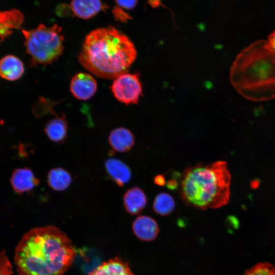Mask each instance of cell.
<instances>
[{
	"instance_id": "obj_1",
	"label": "cell",
	"mask_w": 275,
	"mask_h": 275,
	"mask_svg": "<svg viewBox=\"0 0 275 275\" xmlns=\"http://www.w3.org/2000/svg\"><path fill=\"white\" fill-rule=\"evenodd\" d=\"M75 256L67 235L56 226H46L23 235L15 250L14 262L19 275H63Z\"/></svg>"
},
{
	"instance_id": "obj_2",
	"label": "cell",
	"mask_w": 275,
	"mask_h": 275,
	"mask_svg": "<svg viewBox=\"0 0 275 275\" xmlns=\"http://www.w3.org/2000/svg\"><path fill=\"white\" fill-rule=\"evenodd\" d=\"M137 55L130 39L113 26L95 29L86 37L78 58L93 75L115 79L126 73Z\"/></svg>"
},
{
	"instance_id": "obj_3",
	"label": "cell",
	"mask_w": 275,
	"mask_h": 275,
	"mask_svg": "<svg viewBox=\"0 0 275 275\" xmlns=\"http://www.w3.org/2000/svg\"><path fill=\"white\" fill-rule=\"evenodd\" d=\"M230 79L236 91L254 101L275 98V51L267 40L254 41L237 55Z\"/></svg>"
},
{
	"instance_id": "obj_4",
	"label": "cell",
	"mask_w": 275,
	"mask_h": 275,
	"mask_svg": "<svg viewBox=\"0 0 275 275\" xmlns=\"http://www.w3.org/2000/svg\"><path fill=\"white\" fill-rule=\"evenodd\" d=\"M231 178L225 161L189 167L181 176V197L186 204L199 209L222 207L230 200Z\"/></svg>"
},
{
	"instance_id": "obj_5",
	"label": "cell",
	"mask_w": 275,
	"mask_h": 275,
	"mask_svg": "<svg viewBox=\"0 0 275 275\" xmlns=\"http://www.w3.org/2000/svg\"><path fill=\"white\" fill-rule=\"evenodd\" d=\"M24 45L33 64H47L57 60L64 50L62 28L58 24H39L30 30H22Z\"/></svg>"
},
{
	"instance_id": "obj_6",
	"label": "cell",
	"mask_w": 275,
	"mask_h": 275,
	"mask_svg": "<svg viewBox=\"0 0 275 275\" xmlns=\"http://www.w3.org/2000/svg\"><path fill=\"white\" fill-rule=\"evenodd\" d=\"M111 89L115 97L127 105L138 103L142 93V85L138 75L127 73L116 78Z\"/></svg>"
},
{
	"instance_id": "obj_7",
	"label": "cell",
	"mask_w": 275,
	"mask_h": 275,
	"mask_svg": "<svg viewBox=\"0 0 275 275\" xmlns=\"http://www.w3.org/2000/svg\"><path fill=\"white\" fill-rule=\"evenodd\" d=\"M97 89L96 80L89 73H78L70 81V90L73 96L79 100L89 99L95 94Z\"/></svg>"
},
{
	"instance_id": "obj_8",
	"label": "cell",
	"mask_w": 275,
	"mask_h": 275,
	"mask_svg": "<svg viewBox=\"0 0 275 275\" xmlns=\"http://www.w3.org/2000/svg\"><path fill=\"white\" fill-rule=\"evenodd\" d=\"M10 181L14 190L18 194L30 191L39 184V179L28 168L15 170Z\"/></svg>"
},
{
	"instance_id": "obj_9",
	"label": "cell",
	"mask_w": 275,
	"mask_h": 275,
	"mask_svg": "<svg viewBox=\"0 0 275 275\" xmlns=\"http://www.w3.org/2000/svg\"><path fill=\"white\" fill-rule=\"evenodd\" d=\"M132 230L139 239L145 241L153 240L159 233V227L156 221L146 215L138 216L134 220Z\"/></svg>"
},
{
	"instance_id": "obj_10",
	"label": "cell",
	"mask_w": 275,
	"mask_h": 275,
	"mask_svg": "<svg viewBox=\"0 0 275 275\" xmlns=\"http://www.w3.org/2000/svg\"><path fill=\"white\" fill-rule=\"evenodd\" d=\"M24 71L22 62L17 57L7 55L0 60V76L8 81L18 79Z\"/></svg>"
},
{
	"instance_id": "obj_11",
	"label": "cell",
	"mask_w": 275,
	"mask_h": 275,
	"mask_svg": "<svg viewBox=\"0 0 275 275\" xmlns=\"http://www.w3.org/2000/svg\"><path fill=\"white\" fill-rule=\"evenodd\" d=\"M105 168L111 178L120 186L127 183L131 178L130 168L118 159H107L105 162Z\"/></svg>"
},
{
	"instance_id": "obj_12",
	"label": "cell",
	"mask_w": 275,
	"mask_h": 275,
	"mask_svg": "<svg viewBox=\"0 0 275 275\" xmlns=\"http://www.w3.org/2000/svg\"><path fill=\"white\" fill-rule=\"evenodd\" d=\"M108 142L114 150L119 152H126L133 146L134 136L129 129L118 127L111 132Z\"/></svg>"
},
{
	"instance_id": "obj_13",
	"label": "cell",
	"mask_w": 275,
	"mask_h": 275,
	"mask_svg": "<svg viewBox=\"0 0 275 275\" xmlns=\"http://www.w3.org/2000/svg\"><path fill=\"white\" fill-rule=\"evenodd\" d=\"M70 7L75 15L84 19L95 16L106 8L105 4L97 0L73 1Z\"/></svg>"
},
{
	"instance_id": "obj_14",
	"label": "cell",
	"mask_w": 275,
	"mask_h": 275,
	"mask_svg": "<svg viewBox=\"0 0 275 275\" xmlns=\"http://www.w3.org/2000/svg\"><path fill=\"white\" fill-rule=\"evenodd\" d=\"M147 197L142 189L133 187L128 189L123 197V204L126 211L131 214H138L145 207Z\"/></svg>"
},
{
	"instance_id": "obj_15",
	"label": "cell",
	"mask_w": 275,
	"mask_h": 275,
	"mask_svg": "<svg viewBox=\"0 0 275 275\" xmlns=\"http://www.w3.org/2000/svg\"><path fill=\"white\" fill-rule=\"evenodd\" d=\"M88 275H134L128 264L118 258L104 262Z\"/></svg>"
},
{
	"instance_id": "obj_16",
	"label": "cell",
	"mask_w": 275,
	"mask_h": 275,
	"mask_svg": "<svg viewBox=\"0 0 275 275\" xmlns=\"http://www.w3.org/2000/svg\"><path fill=\"white\" fill-rule=\"evenodd\" d=\"M44 131L51 141L60 143L66 139L68 132V123L64 115L56 116L46 124Z\"/></svg>"
},
{
	"instance_id": "obj_17",
	"label": "cell",
	"mask_w": 275,
	"mask_h": 275,
	"mask_svg": "<svg viewBox=\"0 0 275 275\" xmlns=\"http://www.w3.org/2000/svg\"><path fill=\"white\" fill-rule=\"evenodd\" d=\"M47 183L49 186L56 191H63L68 188L72 178L69 172L60 167L51 169L48 173Z\"/></svg>"
},
{
	"instance_id": "obj_18",
	"label": "cell",
	"mask_w": 275,
	"mask_h": 275,
	"mask_svg": "<svg viewBox=\"0 0 275 275\" xmlns=\"http://www.w3.org/2000/svg\"><path fill=\"white\" fill-rule=\"evenodd\" d=\"M175 207L174 198L169 194L161 193L155 198L153 203V210L157 214L166 216L171 214Z\"/></svg>"
},
{
	"instance_id": "obj_19",
	"label": "cell",
	"mask_w": 275,
	"mask_h": 275,
	"mask_svg": "<svg viewBox=\"0 0 275 275\" xmlns=\"http://www.w3.org/2000/svg\"><path fill=\"white\" fill-rule=\"evenodd\" d=\"M242 275H275V267L269 262H260L246 270Z\"/></svg>"
},
{
	"instance_id": "obj_20",
	"label": "cell",
	"mask_w": 275,
	"mask_h": 275,
	"mask_svg": "<svg viewBox=\"0 0 275 275\" xmlns=\"http://www.w3.org/2000/svg\"><path fill=\"white\" fill-rule=\"evenodd\" d=\"M12 266L4 251L0 252V275H12Z\"/></svg>"
},
{
	"instance_id": "obj_21",
	"label": "cell",
	"mask_w": 275,
	"mask_h": 275,
	"mask_svg": "<svg viewBox=\"0 0 275 275\" xmlns=\"http://www.w3.org/2000/svg\"><path fill=\"white\" fill-rule=\"evenodd\" d=\"M113 14L116 20L122 22H125L130 18V16L125 13L122 8L117 5L113 8Z\"/></svg>"
},
{
	"instance_id": "obj_22",
	"label": "cell",
	"mask_w": 275,
	"mask_h": 275,
	"mask_svg": "<svg viewBox=\"0 0 275 275\" xmlns=\"http://www.w3.org/2000/svg\"><path fill=\"white\" fill-rule=\"evenodd\" d=\"M117 5L119 7L126 10H131L135 7L136 5V1H116Z\"/></svg>"
},
{
	"instance_id": "obj_23",
	"label": "cell",
	"mask_w": 275,
	"mask_h": 275,
	"mask_svg": "<svg viewBox=\"0 0 275 275\" xmlns=\"http://www.w3.org/2000/svg\"><path fill=\"white\" fill-rule=\"evenodd\" d=\"M267 41L272 49L275 51V30L268 35Z\"/></svg>"
},
{
	"instance_id": "obj_24",
	"label": "cell",
	"mask_w": 275,
	"mask_h": 275,
	"mask_svg": "<svg viewBox=\"0 0 275 275\" xmlns=\"http://www.w3.org/2000/svg\"><path fill=\"white\" fill-rule=\"evenodd\" d=\"M154 182L157 185L163 186L166 183L165 178L161 175H157L154 178Z\"/></svg>"
},
{
	"instance_id": "obj_25",
	"label": "cell",
	"mask_w": 275,
	"mask_h": 275,
	"mask_svg": "<svg viewBox=\"0 0 275 275\" xmlns=\"http://www.w3.org/2000/svg\"><path fill=\"white\" fill-rule=\"evenodd\" d=\"M167 186L170 189H175L178 186L177 181L174 179H172L168 181Z\"/></svg>"
}]
</instances>
